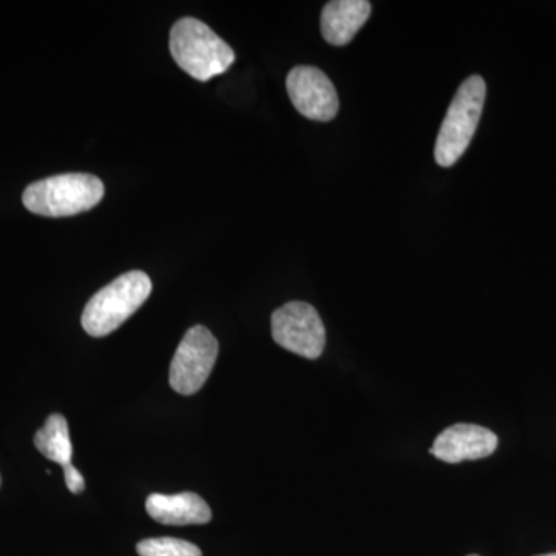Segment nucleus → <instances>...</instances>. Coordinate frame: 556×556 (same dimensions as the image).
<instances>
[{"label":"nucleus","instance_id":"7ed1b4c3","mask_svg":"<svg viewBox=\"0 0 556 556\" xmlns=\"http://www.w3.org/2000/svg\"><path fill=\"white\" fill-rule=\"evenodd\" d=\"M152 281L142 270H130L102 288L83 313V328L91 338L112 334L149 299Z\"/></svg>","mask_w":556,"mask_h":556},{"label":"nucleus","instance_id":"6e6552de","mask_svg":"<svg viewBox=\"0 0 556 556\" xmlns=\"http://www.w3.org/2000/svg\"><path fill=\"white\" fill-rule=\"evenodd\" d=\"M496 448L497 437L489 428L456 424L439 434L430 453L444 463L459 464L493 455Z\"/></svg>","mask_w":556,"mask_h":556},{"label":"nucleus","instance_id":"dca6fc26","mask_svg":"<svg viewBox=\"0 0 556 556\" xmlns=\"http://www.w3.org/2000/svg\"><path fill=\"white\" fill-rule=\"evenodd\" d=\"M468 556H478V555H468Z\"/></svg>","mask_w":556,"mask_h":556},{"label":"nucleus","instance_id":"f257e3e1","mask_svg":"<svg viewBox=\"0 0 556 556\" xmlns=\"http://www.w3.org/2000/svg\"><path fill=\"white\" fill-rule=\"evenodd\" d=\"M169 49L179 68L201 83L223 75L236 62V53L229 43L204 22L193 17H182L175 22L170 30Z\"/></svg>","mask_w":556,"mask_h":556},{"label":"nucleus","instance_id":"20e7f679","mask_svg":"<svg viewBox=\"0 0 556 556\" xmlns=\"http://www.w3.org/2000/svg\"><path fill=\"white\" fill-rule=\"evenodd\" d=\"M485 93V80L481 76H470L460 84L439 130L434 148L439 166L452 167L470 146L484 109Z\"/></svg>","mask_w":556,"mask_h":556},{"label":"nucleus","instance_id":"39448f33","mask_svg":"<svg viewBox=\"0 0 556 556\" xmlns=\"http://www.w3.org/2000/svg\"><path fill=\"white\" fill-rule=\"evenodd\" d=\"M218 340L206 327H192L172 358L169 383L182 396H192L203 388L218 357Z\"/></svg>","mask_w":556,"mask_h":556},{"label":"nucleus","instance_id":"9d476101","mask_svg":"<svg viewBox=\"0 0 556 556\" xmlns=\"http://www.w3.org/2000/svg\"><path fill=\"white\" fill-rule=\"evenodd\" d=\"M371 10V3L367 0H332V2H328L321 11V35L331 46H346L364 27Z\"/></svg>","mask_w":556,"mask_h":556},{"label":"nucleus","instance_id":"0eeeda50","mask_svg":"<svg viewBox=\"0 0 556 556\" xmlns=\"http://www.w3.org/2000/svg\"><path fill=\"white\" fill-rule=\"evenodd\" d=\"M287 89L292 104L305 118L327 123L338 116V91L320 68L311 65L292 68L288 75Z\"/></svg>","mask_w":556,"mask_h":556},{"label":"nucleus","instance_id":"1a4fd4ad","mask_svg":"<svg viewBox=\"0 0 556 556\" xmlns=\"http://www.w3.org/2000/svg\"><path fill=\"white\" fill-rule=\"evenodd\" d=\"M146 510L150 518L164 526H200L212 519L206 501L192 492L178 495L152 493L146 501Z\"/></svg>","mask_w":556,"mask_h":556},{"label":"nucleus","instance_id":"423d86ee","mask_svg":"<svg viewBox=\"0 0 556 556\" xmlns=\"http://www.w3.org/2000/svg\"><path fill=\"white\" fill-rule=\"evenodd\" d=\"M277 345L305 358H318L327 343L324 321L317 309L305 302H289L270 317Z\"/></svg>","mask_w":556,"mask_h":556},{"label":"nucleus","instance_id":"f8f14e48","mask_svg":"<svg viewBox=\"0 0 556 556\" xmlns=\"http://www.w3.org/2000/svg\"><path fill=\"white\" fill-rule=\"evenodd\" d=\"M139 556H203L195 544L177 538H150L137 546Z\"/></svg>","mask_w":556,"mask_h":556},{"label":"nucleus","instance_id":"f03ea898","mask_svg":"<svg viewBox=\"0 0 556 556\" xmlns=\"http://www.w3.org/2000/svg\"><path fill=\"white\" fill-rule=\"evenodd\" d=\"M104 185L90 174H62L33 182L22 201L28 211L42 217H73L90 211L104 199Z\"/></svg>","mask_w":556,"mask_h":556},{"label":"nucleus","instance_id":"ddd939ff","mask_svg":"<svg viewBox=\"0 0 556 556\" xmlns=\"http://www.w3.org/2000/svg\"><path fill=\"white\" fill-rule=\"evenodd\" d=\"M62 468H64L65 484H67L70 492L75 493V495L84 492L86 481H84V477L79 473L78 468L73 466V464H65Z\"/></svg>","mask_w":556,"mask_h":556},{"label":"nucleus","instance_id":"9b49d317","mask_svg":"<svg viewBox=\"0 0 556 556\" xmlns=\"http://www.w3.org/2000/svg\"><path fill=\"white\" fill-rule=\"evenodd\" d=\"M35 445L47 459L60 466L72 464L73 445L67 419L62 415L47 417L46 424L36 433Z\"/></svg>","mask_w":556,"mask_h":556},{"label":"nucleus","instance_id":"2eb2a0df","mask_svg":"<svg viewBox=\"0 0 556 556\" xmlns=\"http://www.w3.org/2000/svg\"><path fill=\"white\" fill-rule=\"evenodd\" d=\"M0 484H2V479H0Z\"/></svg>","mask_w":556,"mask_h":556},{"label":"nucleus","instance_id":"4468645a","mask_svg":"<svg viewBox=\"0 0 556 556\" xmlns=\"http://www.w3.org/2000/svg\"><path fill=\"white\" fill-rule=\"evenodd\" d=\"M540 556H556V554H547V555H540Z\"/></svg>","mask_w":556,"mask_h":556}]
</instances>
